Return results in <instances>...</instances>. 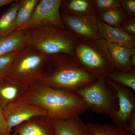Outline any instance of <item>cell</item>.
<instances>
[{
  "mask_svg": "<svg viewBox=\"0 0 135 135\" xmlns=\"http://www.w3.org/2000/svg\"><path fill=\"white\" fill-rule=\"evenodd\" d=\"M20 99L44 109L51 120L69 119L80 116L88 109L75 92L49 86L39 81L29 87Z\"/></svg>",
  "mask_w": 135,
  "mask_h": 135,
  "instance_id": "1",
  "label": "cell"
},
{
  "mask_svg": "<svg viewBox=\"0 0 135 135\" xmlns=\"http://www.w3.org/2000/svg\"><path fill=\"white\" fill-rule=\"evenodd\" d=\"M97 79L81 68L73 57L61 55L49 57L43 76L39 81L49 86L74 92Z\"/></svg>",
  "mask_w": 135,
  "mask_h": 135,
  "instance_id": "2",
  "label": "cell"
},
{
  "mask_svg": "<svg viewBox=\"0 0 135 135\" xmlns=\"http://www.w3.org/2000/svg\"><path fill=\"white\" fill-rule=\"evenodd\" d=\"M29 45L48 57L68 55L73 57L79 38L70 31L44 26L26 31Z\"/></svg>",
  "mask_w": 135,
  "mask_h": 135,
  "instance_id": "3",
  "label": "cell"
},
{
  "mask_svg": "<svg viewBox=\"0 0 135 135\" xmlns=\"http://www.w3.org/2000/svg\"><path fill=\"white\" fill-rule=\"evenodd\" d=\"M74 58L81 68L97 79H106L116 71L105 41L80 38Z\"/></svg>",
  "mask_w": 135,
  "mask_h": 135,
  "instance_id": "4",
  "label": "cell"
},
{
  "mask_svg": "<svg viewBox=\"0 0 135 135\" xmlns=\"http://www.w3.org/2000/svg\"><path fill=\"white\" fill-rule=\"evenodd\" d=\"M49 57L28 45L17 54L9 77L31 86L43 76Z\"/></svg>",
  "mask_w": 135,
  "mask_h": 135,
  "instance_id": "5",
  "label": "cell"
},
{
  "mask_svg": "<svg viewBox=\"0 0 135 135\" xmlns=\"http://www.w3.org/2000/svg\"><path fill=\"white\" fill-rule=\"evenodd\" d=\"M73 92L82 98L88 109L96 113L107 114L111 118L118 110L117 94L106 79H97Z\"/></svg>",
  "mask_w": 135,
  "mask_h": 135,
  "instance_id": "6",
  "label": "cell"
},
{
  "mask_svg": "<svg viewBox=\"0 0 135 135\" xmlns=\"http://www.w3.org/2000/svg\"><path fill=\"white\" fill-rule=\"evenodd\" d=\"M62 2L61 0H40L29 21L16 31H26L44 26L67 30L60 16Z\"/></svg>",
  "mask_w": 135,
  "mask_h": 135,
  "instance_id": "7",
  "label": "cell"
},
{
  "mask_svg": "<svg viewBox=\"0 0 135 135\" xmlns=\"http://www.w3.org/2000/svg\"><path fill=\"white\" fill-rule=\"evenodd\" d=\"M60 16L66 29L79 38L101 39L98 30L97 15L73 16L61 12Z\"/></svg>",
  "mask_w": 135,
  "mask_h": 135,
  "instance_id": "8",
  "label": "cell"
},
{
  "mask_svg": "<svg viewBox=\"0 0 135 135\" xmlns=\"http://www.w3.org/2000/svg\"><path fill=\"white\" fill-rule=\"evenodd\" d=\"M117 94L118 109L111 117L116 126L126 131L129 120L135 113V96L132 90L122 86L107 79Z\"/></svg>",
  "mask_w": 135,
  "mask_h": 135,
  "instance_id": "9",
  "label": "cell"
},
{
  "mask_svg": "<svg viewBox=\"0 0 135 135\" xmlns=\"http://www.w3.org/2000/svg\"><path fill=\"white\" fill-rule=\"evenodd\" d=\"M5 119L10 129L37 116H48L44 109L20 99L3 109Z\"/></svg>",
  "mask_w": 135,
  "mask_h": 135,
  "instance_id": "10",
  "label": "cell"
},
{
  "mask_svg": "<svg viewBox=\"0 0 135 135\" xmlns=\"http://www.w3.org/2000/svg\"><path fill=\"white\" fill-rule=\"evenodd\" d=\"M14 129L18 135H54L52 120L48 116L34 117Z\"/></svg>",
  "mask_w": 135,
  "mask_h": 135,
  "instance_id": "11",
  "label": "cell"
},
{
  "mask_svg": "<svg viewBox=\"0 0 135 135\" xmlns=\"http://www.w3.org/2000/svg\"><path fill=\"white\" fill-rule=\"evenodd\" d=\"M29 87L9 77L0 81V107L3 109L21 99Z\"/></svg>",
  "mask_w": 135,
  "mask_h": 135,
  "instance_id": "12",
  "label": "cell"
},
{
  "mask_svg": "<svg viewBox=\"0 0 135 135\" xmlns=\"http://www.w3.org/2000/svg\"><path fill=\"white\" fill-rule=\"evenodd\" d=\"M98 30L101 38L130 49H135V36L130 35L121 28L114 27L104 23L97 16Z\"/></svg>",
  "mask_w": 135,
  "mask_h": 135,
  "instance_id": "13",
  "label": "cell"
},
{
  "mask_svg": "<svg viewBox=\"0 0 135 135\" xmlns=\"http://www.w3.org/2000/svg\"><path fill=\"white\" fill-rule=\"evenodd\" d=\"M105 43L116 67V71L125 72L135 71L130 64L131 57L135 53V49L128 48L106 41Z\"/></svg>",
  "mask_w": 135,
  "mask_h": 135,
  "instance_id": "14",
  "label": "cell"
},
{
  "mask_svg": "<svg viewBox=\"0 0 135 135\" xmlns=\"http://www.w3.org/2000/svg\"><path fill=\"white\" fill-rule=\"evenodd\" d=\"M54 135H89L86 124L76 116L67 120H52Z\"/></svg>",
  "mask_w": 135,
  "mask_h": 135,
  "instance_id": "15",
  "label": "cell"
},
{
  "mask_svg": "<svg viewBox=\"0 0 135 135\" xmlns=\"http://www.w3.org/2000/svg\"><path fill=\"white\" fill-rule=\"evenodd\" d=\"M28 45L29 40L25 31H16L9 35L0 37V57L22 49Z\"/></svg>",
  "mask_w": 135,
  "mask_h": 135,
  "instance_id": "16",
  "label": "cell"
},
{
  "mask_svg": "<svg viewBox=\"0 0 135 135\" xmlns=\"http://www.w3.org/2000/svg\"><path fill=\"white\" fill-rule=\"evenodd\" d=\"M61 9L63 13L73 16L97 15L91 0L62 1Z\"/></svg>",
  "mask_w": 135,
  "mask_h": 135,
  "instance_id": "17",
  "label": "cell"
},
{
  "mask_svg": "<svg viewBox=\"0 0 135 135\" xmlns=\"http://www.w3.org/2000/svg\"><path fill=\"white\" fill-rule=\"evenodd\" d=\"M20 0H15L0 15V37L16 31L15 24Z\"/></svg>",
  "mask_w": 135,
  "mask_h": 135,
  "instance_id": "18",
  "label": "cell"
},
{
  "mask_svg": "<svg viewBox=\"0 0 135 135\" xmlns=\"http://www.w3.org/2000/svg\"><path fill=\"white\" fill-rule=\"evenodd\" d=\"M97 16L106 24L118 28H121L129 17L122 7L102 12Z\"/></svg>",
  "mask_w": 135,
  "mask_h": 135,
  "instance_id": "19",
  "label": "cell"
},
{
  "mask_svg": "<svg viewBox=\"0 0 135 135\" xmlns=\"http://www.w3.org/2000/svg\"><path fill=\"white\" fill-rule=\"evenodd\" d=\"M86 125L89 135H130L116 125L92 123Z\"/></svg>",
  "mask_w": 135,
  "mask_h": 135,
  "instance_id": "20",
  "label": "cell"
},
{
  "mask_svg": "<svg viewBox=\"0 0 135 135\" xmlns=\"http://www.w3.org/2000/svg\"><path fill=\"white\" fill-rule=\"evenodd\" d=\"M39 1L20 0V6L17 14L15 24L16 31L29 21Z\"/></svg>",
  "mask_w": 135,
  "mask_h": 135,
  "instance_id": "21",
  "label": "cell"
},
{
  "mask_svg": "<svg viewBox=\"0 0 135 135\" xmlns=\"http://www.w3.org/2000/svg\"><path fill=\"white\" fill-rule=\"evenodd\" d=\"M106 79L135 92V71L125 72L115 71L108 74Z\"/></svg>",
  "mask_w": 135,
  "mask_h": 135,
  "instance_id": "22",
  "label": "cell"
},
{
  "mask_svg": "<svg viewBox=\"0 0 135 135\" xmlns=\"http://www.w3.org/2000/svg\"><path fill=\"white\" fill-rule=\"evenodd\" d=\"M21 50L12 51L0 57V81L5 79L9 76L15 57Z\"/></svg>",
  "mask_w": 135,
  "mask_h": 135,
  "instance_id": "23",
  "label": "cell"
},
{
  "mask_svg": "<svg viewBox=\"0 0 135 135\" xmlns=\"http://www.w3.org/2000/svg\"><path fill=\"white\" fill-rule=\"evenodd\" d=\"M94 8L99 14L107 11L122 7L119 0H95L93 1Z\"/></svg>",
  "mask_w": 135,
  "mask_h": 135,
  "instance_id": "24",
  "label": "cell"
},
{
  "mask_svg": "<svg viewBox=\"0 0 135 135\" xmlns=\"http://www.w3.org/2000/svg\"><path fill=\"white\" fill-rule=\"evenodd\" d=\"M12 131L5 119L3 109L0 107V135H9Z\"/></svg>",
  "mask_w": 135,
  "mask_h": 135,
  "instance_id": "25",
  "label": "cell"
},
{
  "mask_svg": "<svg viewBox=\"0 0 135 135\" xmlns=\"http://www.w3.org/2000/svg\"><path fill=\"white\" fill-rule=\"evenodd\" d=\"M122 7L129 17H134L135 15V0H120Z\"/></svg>",
  "mask_w": 135,
  "mask_h": 135,
  "instance_id": "26",
  "label": "cell"
},
{
  "mask_svg": "<svg viewBox=\"0 0 135 135\" xmlns=\"http://www.w3.org/2000/svg\"><path fill=\"white\" fill-rule=\"evenodd\" d=\"M121 28L124 31L130 35L135 36V17H129L123 23Z\"/></svg>",
  "mask_w": 135,
  "mask_h": 135,
  "instance_id": "27",
  "label": "cell"
},
{
  "mask_svg": "<svg viewBox=\"0 0 135 135\" xmlns=\"http://www.w3.org/2000/svg\"><path fill=\"white\" fill-rule=\"evenodd\" d=\"M126 131L130 135H135V113L129 119Z\"/></svg>",
  "mask_w": 135,
  "mask_h": 135,
  "instance_id": "28",
  "label": "cell"
},
{
  "mask_svg": "<svg viewBox=\"0 0 135 135\" xmlns=\"http://www.w3.org/2000/svg\"><path fill=\"white\" fill-rule=\"evenodd\" d=\"M15 0H0V8L5 6L11 4L12 2L15 1Z\"/></svg>",
  "mask_w": 135,
  "mask_h": 135,
  "instance_id": "29",
  "label": "cell"
},
{
  "mask_svg": "<svg viewBox=\"0 0 135 135\" xmlns=\"http://www.w3.org/2000/svg\"><path fill=\"white\" fill-rule=\"evenodd\" d=\"M130 64L131 67L134 69L135 67V53L133 54L131 57L130 59Z\"/></svg>",
  "mask_w": 135,
  "mask_h": 135,
  "instance_id": "30",
  "label": "cell"
},
{
  "mask_svg": "<svg viewBox=\"0 0 135 135\" xmlns=\"http://www.w3.org/2000/svg\"><path fill=\"white\" fill-rule=\"evenodd\" d=\"M9 135H18L17 134H16V133H13V134H10Z\"/></svg>",
  "mask_w": 135,
  "mask_h": 135,
  "instance_id": "31",
  "label": "cell"
}]
</instances>
